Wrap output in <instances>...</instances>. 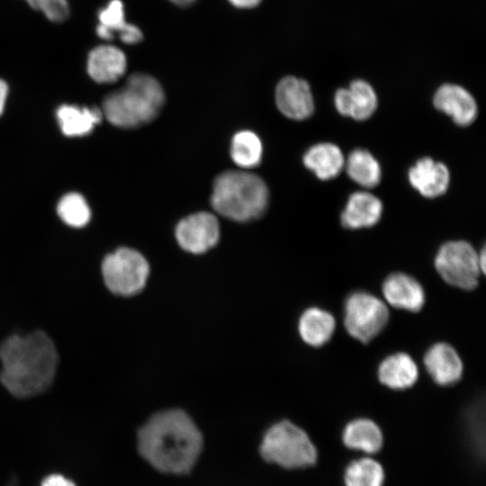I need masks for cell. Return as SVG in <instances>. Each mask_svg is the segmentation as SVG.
I'll list each match as a JSON object with an SVG mask.
<instances>
[{
  "mask_svg": "<svg viewBox=\"0 0 486 486\" xmlns=\"http://www.w3.org/2000/svg\"><path fill=\"white\" fill-rule=\"evenodd\" d=\"M348 176L359 185L373 188L379 184L382 170L377 159L364 148L354 149L345 161Z\"/></svg>",
  "mask_w": 486,
  "mask_h": 486,
  "instance_id": "cb8c5ba5",
  "label": "cell"
},
{
  "mask_svg": "<svg viewBox=\"0 0 486 486\" xmlns=\"http://www.w3.org/2000/svg\"><path fill=\"white\" fill-rule=\"evenodd\" d=\"M268 189L258 176L244 171H226L213 183L211 203L225 218L248 221L260 217L268 204Z\"/></svg>",
  "mask_w": 486,
  "mask_h": 486,
  "instance_id": "277c9868",
  "label": "cell"
},
{
  "mask_svg": "<svg viewBox=\"0 0 486 486\" xmlns=\"http://www.w3.org/2000/svg\"><path fill=\"white\" fill-rule=\"evenodd\" d=\"M40 486H76V484L61 474H50L44 478Z\"/></svg>",
  "mask_w": 486,
  "mask_h": 486,
  "instance_id": "f1b7e54d",
  "label": "cell"
},
{
  "mask_svg": "<svg viewBox=\"0 0 486 486\" xmlns=\"http://www.w3.org/2000/svg\"><path fill=\"white\" fill-rule=\"evenodd\" d=\"M304 166L320 180H330L339 175L345 166L341 149L329 142L311 146L303 156Z\"/></svg>",
  "mask_w": 486,
  "mask_h": 486,
  "instance_id": "ffe728a7",
  "label": "cell"
},
{
  "mask_svg": "<svg viewBox=\"0 0 486 486\" xmlns=\"http://www.w3.org/2000/svg\"><path fill=\"white\" fill-rule=\"evenodd\" d=\"M99 23L95 28L97 36L104 40L115 38L127 45L140 43L144 34L140 27L126 20L122 0H110L97 14Z\"/></svg>",
  "mask_w": 486,
  "mask_h": 486,
  "instance_id": "8fae6325",
  "label": "cell"
},
{
  "mask_svg": "<svg viewBox=\"0 0 486 486\" xmlns=\"http://www.w3.org/2000/svg\"><path fill=\"white\" fill-rule=\"evenodd\" d=\"M382 291L386 302L399 310L417 312L425 303V292L421 284L403 273L390 274L384 280Z\"/></svg>",
  "mask_w": 486,
  "mask_h": 486,
  "instance_id": "9a60e30c",
  "label": "cell"
},
{
  "mask_svg": "<svg viewBox=\"0 0 486 486\" xmlns=\"http://www.w3.org/2000/svg\"><path fill=\"white\" fill-rule=\"evenodd\" d=\"M424 364L433 381L442 386L457 382L463 374V363L455 349L446 343L430 346L424 356Z\"/></svg>",
  "mask_w": 486,
  "mask_h": 486,
  "instance_id": "2e32d148",
  "label": "cell"
},
{
  "mask_svg": "<svg viewBox=\"0 0 486 486\" xmlns=\"http://www.w3.org/2000/svg\"><path fill=\"white\" fill-rule=\"evenodd\" d=\"M60 219L69 226L83 227L90 220V209L82 195L71 193L64 195L58 204Z\"/></svg>",
  "mask_w": 486,
  "mask_h": 486,
  "instance_id": "4316f807",
  "label": "cell"
},
{
  "mask_svg": "<svg viewBox=\"0 0 486 486\" xmlns=\"http://www.w3.org/2000/svg\"><path fill=\"white\" fill-rule=\"evenodd\" d=\"M478 259H479V266L481 268V271L482 274L485 273V266H486V256H485V249L482 248L481 253L478 254Z\"/></svg>",
  "mask_w": 486,
  "mask_h": 486,
  "instance_id": "d6a6232c",
  "label": "cell"
},
{
  "mask_svg": "<svg viewBox=\"0 0 486 486\" xmlns=\"http://www.w3.org/2000/svg\"><path fill=\"white\" fill-rule=\"evenodd\" d=\"M165 103V92L153 76L137 72L105 96L103 114L113 125L134 128L154 120Z\"/></svg>",
  "mask_w": 486,
  "mask_h": 486,
  "instance_id": "3957f363",
  "label": "cell"
},
{
  "mask_svg": "<svg viewBox=\"0 0 486 486\" xmlns=\"http://www.w3.org/2000/svg\"><path fill=\"white\" fill-rule=\"evenodd\" d=\"M233 7L248 10L257 7L263 0H227Z\"/></svg>",
  "mask_w": 486,
  "mask_h": 486,
  "instance_id": "f546056e",
  "label": "cell"
},
{
  "mask_svg": "<svg viewBox=\"0 0 486 486\" xmlns=\"http://www.w3.org/2000/svg\"><path fill=\"white\" fill-rule=\"evenodd\" d=\"M32 8L40 11L50 21L62 22L69 16L67 0H24Z\"/></svg>",
  "mask_w": 486,
  "mask_h": 486,
  "instance_id": "83f0119b",
  "label": "cell"
},
{
  "mask_svg": "<svg viewBox=\"0 0 486 486\" xmlns=\"http://www.w3.org/2000/svg\"><path fill=\"white\" fill-rule=\"evenodd\" d=\"M275 104L279 111L292 120H305L314 111V99L308 82L302 78L287 76L275 87Z\"/></svg>",
  "mask_w": 486,
  "mask_h": 486,
  "instance_id": "30bf717a",
  "label": "cell"
},
{
  "mask_svg": "<svg viewBox=\"0 0 486 486\" xmlns=\"http://www.w3.org/2000/svg\"><path fill=\"white\" fill-rule=\"evenodd\" d=\"M384 479L381 464L369 457L353 460L343 473L345 486H382Z\"/></svg>",
  "mask_w": 486,
  "mask_h": 486,
  "instance_id": "d4e9b609",
  "label": "cell"
},
{
  "mask_svg": "<svg viewBox=\"0 0 486 486\" xmlns=\"http://www.w3.org/2000/svg\"><path fill=\"white\" fill-rule=\"evenodd\" d=\"M334 104L341 115L364 121L375 112L378 98L374 87L367 81L355 79L348 87L336 91Z\"/></svg>",
  "mask_w": 486,
  "mask_h": 486,
  "instance_id": "7c38bea8",
  "label": "cell"
},
{
  "mask_svg": "<svg viewBox=\"0 0 486 486\" xmlns=\"http://www.w3.org/2000/svg\"><path fill=\"white\" fill-rule=\"evenodd\" d=\"M408 176L411 186L428 198L444 194L450 183L448 168L431 158L418 159L410 168Z\"/></svg>",
  "mask_w": 486,
  "mask_h": 486,
  "instance_id": "e0dca14e",
  "label": "cell"
},
{
  "mask_svg": "<svg viewBox=\"0 0 486 486\" xmlns=\"http://www.w3.org/2000/svg\"><path fill=\"white\" fill-rule=\"evenodd\" d=\"M173 4L179 7H188L194 4L197 0H167Z\"/></svg>",
  "mask_w": 486,
  "mask_h": 486,
  "instance_id": "1f68e13d",
  "label": "cell"
},
{
  "mask_svg": "<svg viewBox=\"0 0 486 486\" xmlns=\"http://www.w3.org/2000/svg\"><path fill=\"white\" fill-rule=\"evenodd\" d=\"M344 445L352 450L375 454L381 450L383 436L379 426L369 418H356L345 427L342 433Z\"/></svg>",
  "mask_w": 486,
  "mask_h": 486,
  "instance_id": "44dd1931",
  "label": "cell"
},
{
  "mask_svg": "<svg viewBox=\"0 0 486 486\" xmlns=\"http://www.w3.org/2000/svg\"><path fill=\"white\" fill-rule=\"evenodd\" d=\"M389 320L387 306L376 296L356 292L350 294L344 308V325L347 333L362 343L374 339Z\"/></svg>",
  "mask_w": 486,
  "mask_h": 486,
  "instance_id": "ba28073f",
  "label": "cell"
},
{
  "mask_svg": "<svg viewBox=\"0 0 486 486\" xmlns=\"http://www.w3.org/2000/svg\"><path fill=\"white\" fill-rule=\"evenodd\" d=\"M127 65V56L122 50L112 44H102L89 51L86 70L94 81L111 84L124 76Z\"/></svg>",
  "mask_w": 486,
  "mask_h": 486,
  "instance_id": "5bb4252c",
  "label": "cell"
},
{
  "mask_svg": "<svg viewBox=\"0 0 486 486\" xmlns=\"http://www.w3.org/2000/svg\"><path fill=\"white\" fill-rule=\"evenodd\" d=\"M57 117L65 135L82 136L88 134L101 122L103 112L96 107L64 104L58 109Z\"/></svg>",
  "mask_w": 486,
  "mask_h": 486,
  "instance_id": "603a6c76",
  "label": "cell"
},
{
  "mask_svg": "<svg viewBox=\"0 0 486 486\" xmlns=\"http://www.w3.org/2000/svg\"><path fill=\"white\" fill-rule=\"evenodd\" d=\"M176 238L183 249L194 254L204 253L219 240L218 220L207 212L191 214L176 225Z\"/></svg>",
  "mask_w": 486,
  "mask_h": 486,
  "instance_id": "9c48e42d",
  "label": "cell"
},
{
  "mask_svg": "<svg viewBox=\"0 0 486 486\" xmlns=\"http://www.w3.org/2000/svg\"><path fill=\"white\" fill-rule=\"evenodd\" d=\"M382 213V203L378 197L368 192H356L341 213V223L350 230L368 228L380 220Z\"/></svg>",
  "mask_w": 486,
  "mask_h": 486,
  "instance_id": "ac0fdd59",
  "label": "cell"
},
{
  "mask_svg": "<svg viewBox=\"0 0 486 486\" xmlns=\"http://www.w3.org/2000/svg\"><path fill=\"white\" fill-rule=\"evenodd\" d=\"M0 382L14 397L27 399L47 391L54 382L58 354L42 330L14 334L0 343Z\"/></svg>",
  "mask_w": 486,
  "mask_h": 486,
  "instance_id": "7a4b0ae2",
  "label": "cell"
},
{
  "mask_svg": "<svg viewBox=\"0 0 486 486\" xmlns=\"http://www.w3.org/2000/svg\"><path fill=\"white\" fill-rule=\"evenodd\" d=\"M101 268L108 290L121 296H131L140 292L149 274L146 258L130 248H120L108 254L104 258Z\"/></svg>",
  "mask_w": 486,
  "mask_h": 486,
  "instance_id": "8992f818",
  "label": "cell"
},
{
  "mask_svg": "<svg viewBox=\"0 0 486 486\" xmlns=\"http://www.w3.org/2000/svg\"><path fill=\"white\" fill-rule=\"evenodd\" d=\"M418 376V370L415 361L402 352L387 356L378 367L380 382L393 390L411 387L417 382Z\"/></svg>",
  "mask_w": 486,
  "mask_h": 486,
  "instance_id": "d6986e66",
  "label": "cell"
},
{
  "mask_svg": "<svg viewBox=\"0 0 486 486\" xmlns=\"http://www.w3.org/2000/svg\"><path fill=\"white\" fill-rule=\"evenodd\" d=\"M435 266L448 284L463 290H472L482 274L479 266L478 253L464 240L443 244L435 258Z\"/></svg>",
  "mask_w": 486,
  "mask_h": 486,
  "instance_id": "52a82bcc",
  "label": "cell"
},
{
  "mask_svg": "<svg viewBox=\"0 0 486 486\" xmlns=\"http://www.w3.org/2000/svg\"><path fill=\"white\" fill-rule=\"evenodd\" d=\"M259 454L266 463L288 470L308 468L318 461V451L308 434L288 420L277 422L266 430Z\"/></svg>",
  "mask_w": 486,
  "mask_h": 486,
  "instance_id": "5b68a950",
  "label": "cell"
},
{
  "mask_svg": "<svg viewBox=\"0 0 486 486\" xmlns=\"http://www.w3.org/2000/svg\"><path fill=\"white\" fill-rule=\"evenodd\" d=\"M299 333L302 340L312 346H321L332 338L336 321L328 311L311 307L299 320Z\"/></svg>",
  "mask_w": 486,
  "mask_h": 486,
  "instance_id": "7402d4cb",
  "label": "cell"
},
{
  "mask_svg": "<svg viewBox=\"0 0 486 486\" xmlns=\"http://www.w3.org/2000/svg\"><path fill=\"white\" fill-rule=\"evenodd\" d=\"M435 107L450 116L460 126H467L474 122L478 106L474 97L464 87L456 84H443L433 97Z\"/></svg>",
  "mask_w": 486,
  "mask_h": 486,
  "instance_id": "4fadbf2b",
  "label": "cell"
},
{
  "mask_svg": "<svg viewBox=\"0 0 486 486\" xmlns=\"http://www.w3.org/2000/svg\"><path fill=\"white\" fill-rule=\"evenodd\" d=\"M202 436L193 419L181 410L152 416L139 430L138 451L160 472L189 473L202 449Z\"/></svg>",
  "mask_w": 486,
  "mask_h": 486,
  "instance_id": "6da1fadb",
  "label": "cell"
},
{
  "mask_svg": "<svg viewBox=\"0 0 486 486\" xmlns=\"http://www.w3.org/2000/svg\"><path fill=\"white\" fill-rule=\"evenodd\" d=\"M262 153L261 140L253 131L242 130L233 136L230 156L238 166L244 168L256 166L261 161Z\"/></svg>",
  "mask_w": 486,
  "mask_h": 486,
  "instance_id": "484cf974",
  "label": "cell"
},
{
  "mask_svg": "<svg viewBox=\"0 0 486 486\" xmlns=\"http://www.w3.org/2000/svg\"><path fill=\"white\" fill-rule=\"evenodd\" d=\"M7 94L8 86L4 80L0 79V115L4 111Z\"/></svg>",
  "mask_w": 486,
  "mask_h": 486,
  "instance_id": "4dcf8cb0",
  "label": "cell"
}]
</instances>
